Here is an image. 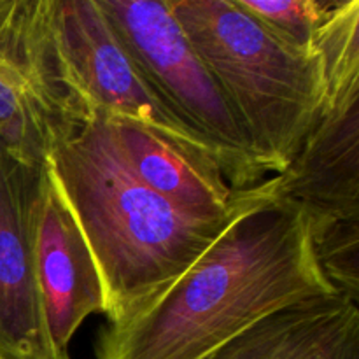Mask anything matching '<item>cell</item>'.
<instances>
[{"mask_svg":"<svg viewBox=\"0 0 359 359\" xmlns=\"http://www.w3.org/2000/svg\"><path fill=\"white\" fill-rule=\"evenodd\" d=\"M277 41L305 55H318V37L342 0H237Z\"/></svg>","mask_w":359,"mask_h":359,"instance_id":"cell-12","label":"cell"},{"mask_svg":"<svg viewBox=\"0 0 359 359\" xmlns=\"http://www.w3.org/2000/svg\"><path fill=\"white\" fill-rule=\"evenodd\" d=\"M339 293L307 214L270 175L238 189L224 228L193 265L130 318L98 330L95 359H205L280 309Z\"/></svg>","mask_w":359,"mask_h":359,"instance_id":"cell-1","label":"cell"},{"mask_svg":"<svg viewBox=\"0 0 359 359\" xmlns=\"http://www.w3.org/2000/svg\"><path fill=\"white\" fill-rule=\"evenodd\" d=\"M53 23L67 72L88 111L135 123L217 167L210 147L151 90L112 32L98 0H53Z\"/></svg>","mask_w":359,"mask_h":359,"instance_id":"cell-7","label":"cell"},{"mask_svg":"<svg viewBox=\"0 0 359 359\" xmlns=\"http://www.w3.org/2000/svg\"><path fill=\"white\" fill-rule=\"evenodd\" d=\"M44 165L20 160L0 140V359H60L46 326L32 237Z\"/></svg>","mask_w":359,"mask_h":359,"instance_id":"cell-8","label":"cell"},{"mask_svg":"<svg viewBox=\"0 0 359 359\" xmlns=\"http://www.w3.org/2000/svg\"><path fill=\"white\" fill-rule=\"evenodd\" d=\"M205 359H359L358 300L309 298L259 319Z\"/></svg>","mask_w":359,"mask_h":359,"instance_id":"cell-10","label":"cell"},{"mask_svg":"<svg viewBox=\"0 0 359 359\" xmlns=\"http://www.w3.org/2000/svg\"><path fill=\"white\" fill-rule=\"evenodd\" d=\"M168 7L266 174L286 170L325 98L321 55L287 48L237 0H168Z\"/></svg>","mask_w":359,"mask_h":359,"instance_id":"cell-3","label":"cell"},{"mask_svg":"<svg viewBox=\"0 0 359 359\" xmlns=\"http://www.w3.org/2000/svg\"><path fill=\"white\" fill-rule=\"evenodd\" d=\"M34 262L46 326L60 359L90 316L104 312L100 276L79 224L46 161L34 200Z\"/></svg>","mask_w":359,"mask_h":359,"instance_id":"cell-9","label":"cell"},{"mask_svg":"<svg viewBox=\"0 0 359 359\" xmlns=\"http://www.w3.org/2000/svg\"><path fill=\"white\" fill-rule=\"evenodd\" d=\"M325 98L277 193L304 209L319 262L346 297L359 293V0H342L318 37Z\"/></svg>","mask_w":359,"mask_h":359,"instance_id":"cell-4","label":"cell"},{"mask_svg":"<svg viewBox=\"0 0 359 359\" xmlns=\"http://www.w3.org/2000/svg\"><path fill=\"white\" fill-rule=\"evenodd\" d=\"M90 114L60 53L53 0H0V140L44 165Z\"/></svg>","mask_w":359,"mask_h":359,"instance_id":"cell-6","label":"cell"},{"mask_svg":"<svg viewBox=\"0 0 359 359\" xmlns=\"http://www.w3.org/2000/svg\"><path fill=\"white\" fill-rule=\"evenodd\" d=\"M107 119L126 165L151 191L200 217L219 219L230 214L238 189L231 188L216 165L191 156L135 123Z\"/></svg>","mask_w":359,"mask_h":359,"instance_id":"cell-11","label":"cell"},{"mask_svg":"<svg viewBox=\"0 0 359 359\" xmlns=\"http://www.w3.org/2000/svg\"><path fill=\"white\" fill-rule=\"evenodd\" d=\"M112 32L168 111L214 153L233 189L270 177L168 0H98Z\"/></svg>","mask_w":359,"mask_h":359,"instance_id":"cell-5","label":"cell"},{"mask_svg":"<svg viewBox=\"0 0 359 359\" xmlns=\"http://www.w3.org/2000/svg\"><path fill=\"white\" fill-rule=\"evenodd\" d=\"M48 165L95 259L107 323L130 318L193 265L233 210L219 219L200 217L151 191L130 170L111 121L98 111L51 151Z\"/></svg>","mask_w":359,"mask_h":359,"instance_id":"cell-2","label":"cell"}]
</instances>
